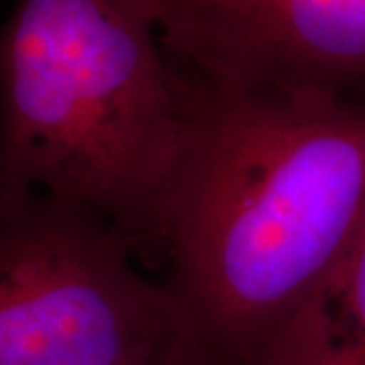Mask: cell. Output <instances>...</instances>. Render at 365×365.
I'll return each instance as SVG.
<instances>
[{"instance_id": "obj_5", "label": "cell", "mask_w": 365, "mask_h": 365, "mask_svg": "<svg viewBox=\"0 0 365 365\" xmlns=\"http://www.w3.org/2000/svg\"><path fill=\"white\" fill-rule=\"evenodd\" d=\"M254 365H365V225Z\"/></svg>"}, {"instance_id": "obj_4", "label": "cell", "mask_w": 365, "mask_h": 365, "mask_svg": "<svg viewBox=\"0 0 365 365\" xmlns=\"http://www.w3.org/2000/svg\"><path fill=\"white\" fill-rule=\"evenodd\" d=\"M182 76L365 104V0H136Z\"/></svg>"}, {"instance_id": "obj_3", "label": "cell", "mask_w": 365, "mask_h": 365, "mask_svg": "<svg viewBox=\"0 0 365 365\" xmlns=\"http://www.w3.org/2000/svg\"><path fill=\"white\" fill-rule=\"evenodd\" d=\"M0 365L205 364L122 237L31 193L0 205Z\"/></svg>"}, {"instance_id": "obj_1", "label": "cell", "mask_w": 365, "mask_h": 365, "mask_svg": "<svg viewBox=\"0 0 365 365\" xmlns=\"http://www.w3.org/2000/svg\"><path fill=\"white\" fill-rule=\"evenodd\" d=\"M187 79L160 282L203 364L254 365L365 225V104Z\"/></svg>"}, {"instance_id": "obj_2", "label": "cell", "mask_w": 365, "mask_h": 365, "mask_svg": "<svg viewBox=\"0 0 365 365\" xmlns=\"http://www.w3.org/2000/svg\"><path fill=\"white\" fill-rule=\"evenodd\" d=\"M195 122L136 0H16L0 29V205L39 193L160 262Z\"/></svg>"}]
</instances>
